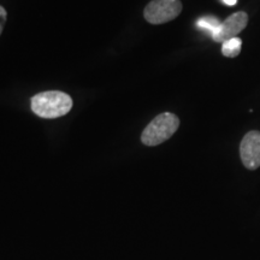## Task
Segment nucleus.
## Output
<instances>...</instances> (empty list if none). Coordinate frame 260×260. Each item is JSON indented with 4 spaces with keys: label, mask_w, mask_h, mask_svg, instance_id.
Here are the masks:
<instances>
[{
    "label": "nucleus",
    "mask_w": 260,
    "mask_h": 260,
    "mask_svg": "<svg viewBox=\"0 0 260 260\" xmlns=\"http://www.w3.org/2000/svg\"><path fill=\"white\" fill-rule=\"evenodd\" d=\"M6 18H8V14H6V10L0 5V35H2L3 29L6 23Z\"/></svg>",
    "instance_id": "8"
},
{
    "label": "nucleus",
    "mask_w": 260,
    "mask_h": 260,
    "mask_svg": "<svg viewBox=\"0 0 260 260\" xmlns=\"http://www.w3.org/2000/svg\"><path fill=\"white\" fill-rule=\"evenodd\" d=\"M180 118L171 112L158 115L146 126L141 135L142 144L146 146H158L165 142L177 132Z\"/></svg>",
    "instance_id": "2"
},
{
    "label": "nucleus",
    "mask_w": 260,
    "mask_h": 260,
    "mask_svg": "<svg viewBox=\"0 0 260 260\" xmlns=\"http://www.w3.org/2000/svg\"><path fill=\"white\" fill-rule=\"evenodd\" d=\"M182 12L180 0H152L145 8V19L151 24L168 23Z\"/></svg>",
    "instance_id": "3"
},
{
    "label": "nucleus",
    "mask_w": 260,
    "mask_h": 260,
    "mask_svg": "<svg viewBox=\"0 0 260 260\" xmlns=\"http://www.w3.org/2000/svg\"><path fill=\"white\" fill-rule=\"evenodd\" d=\"M241 160L248 170H256L260 168V132L252 130L243 136L240 144Z\"/></svg>",
    "instance_id": "4"
},
{
    "label": "nucleus",
    "mask_w": 260,
    "mask_h": 260,
    "mask_svg": "<svg viewBox=\"0 0 260 260\" xmlns=\"http://www.w3.org/2000/svg\"><path fill=\"white\" fill-rule=\"evenodd\" d=\"M242 40L240 38L230 39L222 44V53L226 58H235L241 53Z\"/></svg>",
    "instance_id": "6"
},
{
    "label": "nucleus",
    "mask_w": 260,
    "mask_h": 260,
    "mask_svg": "<svg viewBox=\"0 0 260 260\" xmlns=\"http://www.w3.org/2000/svg\"><path fill=\"white\" fill-rule=\"evenodd\" d=\"M222 2L228 6H234L237 3V0H222Z\"/></svg>",
    "instance_id": "9"
},
{
    "label": "nucleus",
    "mask_w": 260,
    "mask_h": 260,
    "mask_svg": "<svg viewBox=\"0 0 260 260\" xmlns=\"http://www.w3.org/2000/svg\"><path fill=\"white\" fill-rule=\"evenodd\" d=\"M247 24H248V15L243 11L235 12L220 23L218 31L213 35L212 39L216 42L223 44L230 39L237 38V35L247 27Z\"/></svg>",
    "instance_id": "5"
},
{
    "label": "nucleus",
    "mask_w": 260,
    "mask_h": 260,
    "mask_svg": "<svg viewBox=\"0 0 260 260\" xmlns=\"http://www.w3.org/2000/svg\"><path fill=\"white\" fill-rule=\"evenodd\" d=\"M197 24L198 27L206 31L207 34H210L211 37H213L220 27L219 19L214 17V16H205V17H201Z\"/></svg>",
    "instance_id": "7"
},
{
    "label": "nucleus",
    "mask_w": 260,
    "mask_h": 260,
    "mask_svg": "<svg viewBox=\"0 0 260 260\" xmlns=\"http://www.w3.org/2000/svg\"><path fill=\"white\" fill-rule=\"evenodd\" d=\"M73 107V99L59 90L42 92L31 98V110L41 118H58L65 116Z\"/></svg>",
    "instance_id": "1"
}]
</instances>
